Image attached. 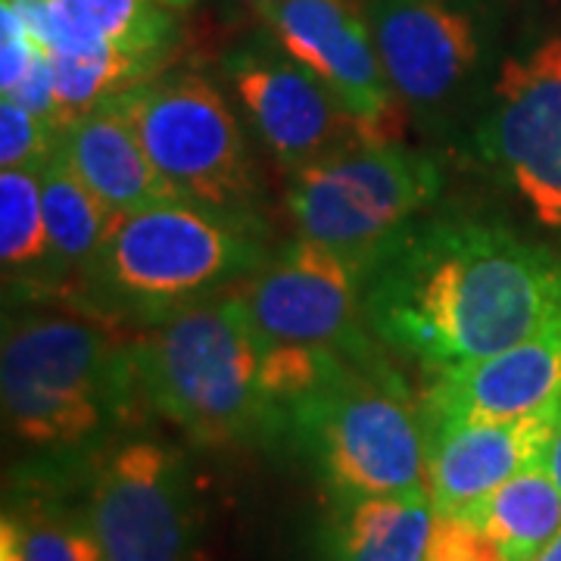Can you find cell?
Wrapping results in <instances>:
<instances>
[{"instance_id": "6da1fadb", "label": "cell", "mask_w": 561, "mask_h": 561, "mask_svg": "<svg viewBox=\"0 0 561 561\" xmlns=\"http://www.w3.org/2000/svg\"><path fill=\"white\" fill-rule=\"evenodd\" d=\"M362 309L378 341L440 371L561 316V262L490 221H412L368 268Z\"/></svg>"}, {"instance_id": "7a4b0ae2", "label": "cell", "mask_w": 561, "mask_h": 561, "mask_svg": "<svg viewBox=\"0 0 561 561\" xmlns=\"http://www.w3.org/2000/svg\"><path fill=\"white\" fill-rule=\"evenodd\" d=\"M131 346L140 400L206 449H238L287 434L265 381L268 346L238 290L197 302Z\"/></svg>"}, {"instance_id": "3957f363", "label": "cell", "mask_w": 561, "mask_h": 561, "mask_svg": "<svg viewBox=\"0 0 561 561\" xmlns=\"http://www.w3.org/2000/svg\"><path fill=\"white\" fill-rule=\"evenodd\" d=\"M265 260L250 213L179 197L116 216L81 278L113 316L153 324L216 300L234 280L260 272Z\"/></svg>"}, {"instance_id": "277c9868", "label": "cell", "mask_w": 561, "mask_h": 561, "mask_svg": "<svg viewBox=\"0 0 561 561\" xmlns=\"http://www.w3.org/2000/svg\"><path fill=\"white\" fill-rule=\"evenodd\" d=\"M0 393L10 434L57 461L94 456L140 397L131 350L76 316L7 324Z\"/></svg>"}, {"instance_id": "5b68a950", "label": "cell", "mask_w": 561, "mask_h": 561, "mask_svg": "<svg viewBox=\"0 0 561 561\" xmlns=\"http://www.w3.org/2000/svg\"><path fill=\"white\" fill-rule=\"evenodd\" d=\"M287 434L334 500L427 490L421 409L387 365L343 362L290 402Z\"/></svg>"}, {"instance_id": "8992f818", "label": "cell", "mask_w": 561, "mask_h": 561, "mask_svg": "<svg viewBox=\"0 0 561 561\" xmlns=\"http://www.w3.org/2000/svg\"><path fill=\"white\" fill-rule=\"evenodd\" d=\"M440 191V165L427 153L400 140H359L297 172L287 206L300 234L341 253L365 278Z\"/></svg>"}, {"instance_id": "52a82bcc", "label": "cell", "mask_w": 561, "mask_h": 561, "mask_svg": "<svg viewBox=\"0 0 561 561\" xmlns=\"http://www.w3.org/2000/svg\"><path fill=\"white\" fill-rule=\"evenodd\" d=\"M113 101L181 197L250 213L253 157L241 122L216 84L179 72L138 81Z\"/></svg>"}, {"instance_id": "ba28073f", "label": "cell", "mask_w": 561, "mask_h": 561, "mask_svg": "<svg viewBox=\"0 0 561 561\" xmlns=\"http://www.w3.org/2000/svg\"><path fill=\"white\" fill-rule=\"evenodd\" d=\"M359 272L312 238H294L253 272L241 294L268 346L324 350L359 365H383L368 341Z\"/></svg>"}, {"instance_id": "9c48e42d", "label": "cell", "mask_w": 561, "mask_h": 561, "mask_svg": "<svg viewBox=\"0 0 561 561\" xmlns=\"http://www.w3.org/2000/svg\"><path fill=\"white\" fill-rule=\"evenodd\" d=\"M474 144L483 165L561 238V38L505 60Z\"/></svg>"}, {"instance_id": "30bf717a", "label": "cell", "mask_w": 561, "mask_h": 561, "mask_svg": "<svg viewBox=\"0 0 561 561\" xmlns=\"http://www.w3.org/2000/svg\"><path fill=\"white\" fill-rule=\"evenodd\" d=\"M84 502L103 561H191L194 490L175 446L119 443L94 465Z\"/></svg>"}, {"instance_id": "8fae6325", "label": "cell", "mask_w": 561, "mask_h": 561, "mask_svg": "<svg viewBox=\"0 0 561 561\" xmlns=\"http://www.w3.org/2000/svg\"><path fill=\"white\" fill-rule=\"evenodd\" d=\"M262 22L287 57L334 94L365 140H400V98L387 81L368 20L350 0H268Z\"/></svg>"}, {"instance_id": "7c38bea8", "label": "cell", "mask_w": 561, "mask_h": 561, "mask_svg": "<svg viewBox=\"0 0 561 561\" xmlns=\"http://www.w3.org/2000/svg\"><path fill=\"white\" fill-rule=\"evenodd\" d=\"M225 76L268 153L294 175L365 140L334 94L294 57L247 47L228 57Z\"/></svg>"}, {"instance_id": "4fadbf2b", "label": "cell", "mask_w": 561, "mask_h": 561, "mask_svg": "<svg viewBox=\"0 0 561 561\" xmlns=\"http://www.w3.org/2000/svg\"><path fill=\"white\" fill-rule=\"evenodd\" d=\"M368 25L397 98L437 110L478 72L483 25L468 0H375Z\"/></svg>"}, {"instance_id": "5bb4252c", "label": "cell", "mask_w": 561, "mask_h": 561, "mask_svg": "<svg viewBox=\"0 0 561 561\" xmlns=\"http://www.w3.org/2000/svg\"><path fill=\"white\" fill-rule=\"evenodd\" d=\"M561 409L524 419L424 421V478L434 512L471 522L493 490L537 465Z\"/></svg>"}, {"instance_id": "9a60e30c", "label": "cell", "mask_w": 561, "mask_h": 561, "mask_svg": "<svg viewBox=\"0 0 561 561\" xmlns=\"http://www.w3.org/2000/svg\"><path fill=\"white\" fill-rule=\"evenodd\" d=\"M421 421L524 419L561 409V316L493 356L434 371Z\"/></svg>"}, {"instance_id": "2e32d148", "label": "cell", "mask_w": 561, "mask_h": 561, "mask_svg": "<svg viewBox=\"0 0 561 561\" xmlns=\"http://www.w3.org/2000/svg\"><path fill=\"white\" fill-rule=\"evenodd\" d=\"M60 153L113 216L179 201V187L147 157L119 103L103 101L76 119L60 138Z\"/></svg>"}, {"instance_id": "e0dca14e", "label": "cell", "mask_w": 561, "mask_h": 561, "mask_svg": "<svg viewBox=\"0 0 561 561\" xmlns=\"http://www.w3.org/2000/svg\"><path fill=\"white\" fill-rule=\"evenodd\" d=\"M50 54L165 57L175 20L160 0H13Z\"/></svg>"}, {"instance_id": "ac0fdd59", "label": "cell", "mask_w": 561, "mask_h": 561, "mask_svg": "<svg viewBox=\"0 0 561 561\" xmlns=\"http://www.w3.org/2000/svg\"><path fill=\"white\" fill-rule=\"evenodd\" d=\"M434 518L427 490L334 500L321 530V561H424Z\"/></svg>"}, {"instance_id": "d6986e66", "label": "cell", "mask_w": 561, "mask_h": 561, "mask_svg": "<svg viewBox=\"0 0 561 561\" xmlns=\"http://www.w3.org/2000/svg\"><path fill=\"white\" fill-rule=\"evenodd\" d=\"M44 184V219L50 241V275H81L113 225L110 206L79 179V172L57 153L41 169Z\"/></svg>"}, {"instance_id": "ffe728a7", "label": "cell", "mask_w": 561, "mask_h": 561, "mask_svg": "<svg viewBox=\"0 0 561 561\" xmlns=\"http://www.w3.org/2000/svg\"><path fill=\"white\" fill-rule=\"evenodd\" d=\"M508 561H530L561 530V490L537 461L490 493L471 518Z\"/></svg>"}, {"instance_id": "44dd1931", "label": "cell", "mask_w": 561, "mask_h": 561, "mask_svg": "<svg viewBox=\"0 0 561 561\" xmlns=\"http://www.w3.org/2000/svg\"><path fill=\"white\" fill-rule=\"evenodd\" d=\"M54 474L38 468L32 481L20 486V496L7 508L20 518L25 561H103L101 540L88 515V502L62 500Z\"/></svg>"}, {"instance_id": "7402d4cb", "label": "cell", "mask_w": 561, "mask_h": 561, "mask_svg": "<svg viewBox=\"0 0 561 561\" xmlns=\"http://www.w3.org/2000/svg\"><path fill=\"white\" fill-rule=\"evenodd\" d=\"M41 169L0 172V256L7 275L50 268Z\"/></svg>"}, {"instance_id": "603a6c76", "label": "cell", "mask_w": 561, "mask_h": 561, "mask_svg": "<svg viewBox=\"0 0 561 561\" xmlns=\"http://www.w3.org/2000/svg\"><path fill=\"white\" fill-rule=\"evenodd\" d=\"M62 131L35 110L3 98L0 103V165L41 169L60 147Z\"/></svg>"}, {"instance_id": "cb8c5ba5", "label": "cell", "mask_w": 561, "mask_h": 561, "mask_svg": "<svg viewBox=\"0 0 561 561\" xmlns=\"http://www.w3.org/2000/svg\"><path fill=\"white\" fill-rule=\"evenodd\" d=\"M47 57L44 41L32 32L13 0L0 7V91L10 98L22 81L35 72V66Z\"/></svg>"}, {"instance_id": "d4e9b609", "label": "cell", "mask_w": 561, "mask_h": 561, "mask_svg": "<svg viewBox=\"0 0 561 561\" xmlns=\"http://www.w3.org/2000/svg\"><path fill=\"white\" fill-rule=\"evenodd\" d=\"M424 561H508L500 546L483 534L478 524L465 518L437 515L431 527V540L424 549Z\"/></svg>"}, {"instance_id": "484cf974", "label": "cell", "mask_w": 561, "mask_h": 561, "mask_svg": "<svg viewBox=\"0 0 561 561\" xmlns=\"http://www.w3.org/2000/svg\"><path fill=\"white\" fill-rule=\"evenodd\" d=\"M0 561H25L20 518L10 508H3V518H0Z\"/></svg>"}, {"instance_id": "4316f807", "label": "cell", "mask_w": 561, "mask_h": 561, "mask_svg": "<svg viewBox=\"0 0 561 561\" xmlns=\"http://www.w3.org/2000/svg\"><path fill=\"white\" fill-rule=\"evenodd\" d=\"M542 465H546V471L552 474V481L559 483V490H561V415H559V424H556V431H552L549 449H546V456H542Z\"/></svg>"}, {"instance_id": "83f0119b", "label": "cell", "mask_w": 561, "mask_h": 561, "mask_svg": "<svg viewBox=\"0 0 561 561\" xmlns=\"http://www.w3.org/2000/svg\"><path fill=\"white\" fill-rule=\"evenodd\" d=\"M530 561H561V530Z\"/></svg>"}, {"instance_id": "f1b7e54d", "label": "cell", "mask_w": 561, "mask_h": 561, "mask_svg": "<svg viewBox=\"0 0 561 561\" xmlns=\"http://www.w3.org/2000/svg\"><path fill=\"white\" fill-rule=\"evenodd\" d=\"M160 3H165V7H191L194 0H160Z\"/></svg>"}, {"instance_id": "f546056e", "label": "cell", "mask_w": 561, "mask_h": 561, "mask_svg": "<svg viewBox=\"0 0 561 561\" xmlns=\"http://www.w3.org/2000/svg\"><path fill=\"white\" fill-rule=\"evenodd\" d=\"M253 3H256V7H260V3H268V0H253Z\"/></svg>"}]
</instances>
